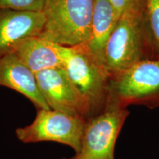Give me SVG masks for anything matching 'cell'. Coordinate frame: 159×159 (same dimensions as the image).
Here are the masks:
<instances>
[{
	"mask_svg": "<svg viewBox=\"0 0 159 159\" xmlns=\"http://www.w3.org/2000/svg\"><path fill=\"white\" fill-rule=\"evenodd\" d=\"M106 105L159 108V58L144 59L111 77Z\"/></svg>",
	"mask_w": 159,
	"mask_h": 159,
	"instance_id": "obj_2",
	"label": "cell"
},
{
	"mask_svg": "<svg viewBox=\"0 0 159 159\" xmlns=\"http://www.w3.org/2000/svg\"><path fill=\"white\" fill-rule=\"evenodd\" d=\"M147 58L151 56L143 10L126 12L119 17L105 46V69L111 77Z\"/></svg>",
	"mask_w": 159,
	"mask_h": 159,
	"instance_id": "obj_3",
	"label": "cell"
},
{
	"mask_svg": "<svg viewBox=\"0 0 159 159\" xmlns=\"http://www.w3.org/2000/svg\"><path fill=\"white\" fill-rule=\"evenodd\" d=\"M13 89L39 109H50L38 87L35 75L15 54L0 57V87Z\"/></svg>",
	"mask_w": 159,
	"mask_h": 159,
	"instance_id": "obj_10",
	"label": "cell"
},
{
	"mask_svg": "<svg viewBox=\"0 0 159 159\" xmlns=\"http://www.w3.org/2000/svg\"><path fill=\"white\" fill-rule=\"evenodd\" d=\"M38 87L52 110L83 117H91L88 101L75 86L63 68L45 70L35 75Z\"/></svg>",
	"mask_w": 159,
	"mask_h": 159,
	"instance_id": "obj_7",
	"label": "cell"
},
{
	"mask_svg": "<svg viewBox=\"0 0 159 159\" xmlns=\"http://www.w3.org/2000/svg\"><path fill=\"white\" fill-rule=\"evenodd\" d=\"M64 69L90 105L91 117L105 110L110 75L86 43L68 47Z\"/></svg>",
	"mask_w": 159,
	"mask_h": 159,
	"instance_id": "obj_4",
	"label": "cell"
},
{
	"mask_svg": "<svg viewBox=\"0 0 159 159\" xmlns=\"http://www.w3.org/2000/svg\"><path fill=\"white\" fill-rule=\"evenodd\" d=\"M129 114L128 108L106 105L102 112L87 119L78 152L62 159H115L117 139Z\"/></svg>",
	"mask_w": 159,
	"mask_h": 159,
	"instance_id": "obj_6",
	"label": "cell"
},
{
	"mask_svg": "<svg viewBox=\"0 0 159 159\" xmlns=\"http://www.w3.org/2000/svg\"><path fill=\"white\" fill-rule=\"evenodd\" d=\"M94 0H46L45 22L39 37L65 47L87 43Z\"/></svg>",
	"mask_w": 159,
	"mask_h": 159,
	"instance_id": "obj_1",
	"label": "cell"
},
{
	"mask_svg": "<svg viewBox=\"0 0 159 159\" xmlns=\"http://www.w3.org/2000/svg\"><path fill=\"white\" fill-rule=\"evenodd\" d=\"M87 119L52 110L39 109L33 122L18 128L16 135L25 144L50 142L66 145L77 152L80 150Z\"/></svg>",
	"mask_w": 159,
	"mask_h": 159,
	"instance_id": "obj_5",
	"label": "cell"
},
{
	"mask_svg": "<svg viewBox=\"0 0 159 159\" xmlns=\"http://www.w3.org/2000/svg\"><path fill=\"white\" fill-rule=\"evenodd\" d=\"M44 22L43 12L0 8V57L11 53L22 40L39 36Z\"/></svg>",
	"mask_w": 159,
	"mask_h": 159,
	"instance_id": "obj_8",
	"label": "cell"
},
{
	"mask_svg": "<svg viewBox=\"0 0 159 159\" xmlns=\"http://www.w3.org/2000/svg\"><path fill=\"white\" fill-rule=\"evenodd\" d=\"M119 19L108 0H94L90 36L85 43L104 66L105 46Z\"/></svg>",
	"mask_w": 159,
	"mask_h": 159,
	"instance_id": "obj_11",
	"label": "cell"
},
{
	"mask_svg": "<svg viewBox=\"0 0 159 159\" xmlns=\"http://www.w3.org/2000/svg\"><path fill=\"white\" fill-rule=\"evenodd\" d=\"M143 16L151 58H159V0H143Z\"/></svg>",
	"mask_w": 159,
	"mask_h": 159,
	"instance_id": "obj_12",
	"label": "cell"
},
{
	"mask_svg": "<svg viewBox=\"0 0 159 159\" xmlns=\"http://www.w3.org/2000/svg\"><path fill=\"white\" fill-rule=\"evenodd\" d=\"M46 0H0V8L43 12Z\"/></svg>",
	"mask_w": 159,
	"mask_h": 159,
	"instance_id": "obj_13",
	"label": "cell"
},
{
	"mask_svg": "<svg viewBox=\"0 0 159 159\" xmlns=\"http://www.w3.org/2000/svg\"><path fill=\"white\" fill-rule=\"evenodd\" d=\"M117 16L120 17L128 11L143 10V0H108Z\"/></svg>",
	"mask_w": 159,
	"mask_h": 159,
	"instance_id": "obj_14",
	"label": "cell"
},
{
	"mask_svg": "<svg viewBox=\"0 0 159 159\" xmlns=\"http://www.w3.org/2000/svg\"><path fill=\"white\" fill-rule=\"evenodd\" d=\"M68 47L39 36L27 38L15 46L11 52L21 60L32 72L55 68L64 69Z\"/></svg>",
	"mask_w": 159,
	"mask_h": 159,
	"instance_id": "obj_9",
	"label": "cell"
}]
</instances>
